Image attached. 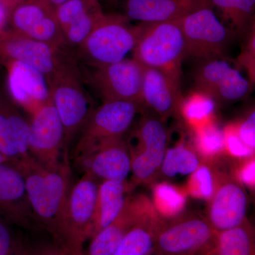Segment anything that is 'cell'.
<instances>
[{"label":"cell","mask_w":255,"mask_h":255,"mask_svg":"<svg viewBox=\"0 0 255 255\" xmlns=\"http://www.w3.org/2000/svg\"><path fill=\"white\" fill-rule=\"evenodd\" d=\"M30 255H68L65 247L60 245L48 244L38 247L32 252Z\"/></svg>","instance_id":"8d00e7d4"},{"label":"cell","mask_w":255,"mask_h":255,"mask_svg":"<svg viewBox=\"0 0 255 255\" xmlns=\"http://www.w3.org/2000/svg\"><path fill=\"white\" fill-rule=\"evenodd\" d=\"M48 81L50 98L64 128V147H67L86 123L92 112L91 102L73 60L63 58Z\"/></svg>","instance_id":"3957f363"},{"label":"cell","mask_w":255,"mask_h":255,"mask_svg":"<svg viewBox=\"0 0 255 255\" xmlns=\"http://www.w3.org/2000/svg\"><path fill=\"white\" fill-rule=\"evenodd\" d=\"M30 123L0 93V152L13 162L29 155Z\"/></svg>","instance_id":"d6986e66"},{"label":"cell","mask_w":255,"mask_h":255,"mask_svg":"<svg viewBox=\"0 0 255 255\" xmlns=\"http://www.w3.org/2000/svg\"><path fill=\"white\" fill-rule=\"evenodd\" d=\"M146 198H128L118 217L91 238L87 255H114L129 230L136 223Z\"/></svg>","instance_id":"44dd1931"},{"label":"cell","mask_w":255,"mask_h":255,"mask_svg":"<svg viewBox=\"0 0 255 255\" xmlns=\"http://www.w3.org/2000/svg\"><path fill=\"white\" fill-rule=\"evenodd\" d=\"M203 0H128L126 17L141 23L176 21Z\"/></svg>","instance_id":"cb8c5ba5"},{"label":"cell","mask_w":255,"mask_h":255,"mask_svg":"<svg viewBox=\"0 0 255 255\" xmlns=\"http://www.w3.org/2000/svg\"><path fill=\"white\" fill-rule=\"evenodd\" d=\"M194 81L196 90L222 102L241 100L251 89L248 80L237 69L219 58L205 60L196 70Z\"/></svg>","instance_id":"5bb4252c"},{"label":"cell","mask_w":255,"mask_h":255,"mask_svg":"<svg viewBox=\"0 0 255 255\" xmlns=\"http://www.w3.org/2000/svg\"><path fill=\"white\" fill-rule=\"evenodd\" d=\"M140 25V36L132 50L134 59L165 74L180 87L182 62L187 56L180 19Z\"/></svg>","instance_id":"7a4b0ae2"},{"label":"cell","mask_w":255,"mask_h":255,"mask_svg":"<svg viewBox=\"0 0 255 255\" xmlns=\"http://www.w3.org/2000/svg\"><path fill=\"white\" fill-rule=\"evenodd\" d=\"M215 108V100L212 97L196 90L187 98L183 99L179 112L194 129L214 120Z\"/></svg>","instance_id":"83f0119b"},{"label":"cell","mask_w":255,"mask_h":255,"mask_svg":"<svg viewBox=\"0 0 255 255\" xmlns=\"http://www.w3.org/2000/svg\"><path fill=\"white\" fill-rule=\"evenodd\" d=\"M11 30L36 41L61 50L64 39L55 8L46 0H28L10 11Z\"/></svg>","instance_id":"30bf717a"},{"label":"cell","mask_w":255,"mask_h":255,"mask_svg":"<svg viewBox=\"0 0 255 255\" xmlns=\"http://www.w3.org/2000/svg\"><path fill=\"white\" fill-rule=\"evenodd\" d=\"M16 255H30L29 251L25 249L23 246L18 243L17 248H16Z\"/></svg>","instance_id":"ab89813d"},{"label":"cell","mask_w":255,"mask_h":255,"mask_svg":"<svg viewBox=\"0 0 255 255\" xmlns=\"http://www.w3.org/2000/svg\"><path fill=\"white\" fill-rule=\"evenodd\" d=\"M58 48L31 39L11 29L0 33V61L20 62L49 78L63 59Z\"/></svg>","instance_id":"4fadbf2b"},{"label":"cell","mask_w":255,"mask_h":255,"mask_svg":"<svg viewBox=\"0 0 255 255\" xmlns=\"http://www.w3.org/2000/svg\"><path fill=\"white\" fill-rule=\"evenodd\" d=\"M202 255H218L217 253H216V248H212V249L210 250V251L206 252V253H204Z\"/></svg>","instance_id":"ee69618b"},{"label":"cell","mask_w":255,"mask_h":255,"mask_svg":"<svg viewBox=\"0 0 255 255\" xmlns=\"http://www.w3.org/2000/svg\"><path fill=\"white\" fill-rule=\"evenodd\" d=\"M4 65L11 98L31 116L50 100L48 79L41 72L20 62H6Z\"/></svg>","instance_id":"2e32d148"},{"label":"cell","mask_w":255,"mask_h":255,"mask_svg":"<svg viewBox=\"0 0 255 255\" xmlns=\"http://www.w3.org/2000/svg\"><path fill=\"white\" fill-rule=\"evenodd\" d=\"M128 188L127 182L105 180L101 183L92 238L118 217L127 201Z\"/></svg>","instance_id":"d4e9b609"},{"label":"cell","mask_w":255,"mask_h":255,"mask_svg":"<svg viewBox=\"0 0 255 255\" xmlns=\"http://www.w3.org/2000/svg\"><path fill=\"white\" fill-rule=\"evenodd\" d=\"M55 11L67 45L78 47L105 16L99 0H68Z\"/></svg>","instance_id":"e0dca14e"},{"label":"cell","mask_w":255,"mask_h":255,"mask_svg":"<svg viewBox=\"0 0 255 255\" xmlns=\"http://www.w3.org/2000/svg\"><path fill=\"white\" fill-rule=\"evenodd\" d=\"M64 128L51 98L32 115L29 154L39 163L55 168L61 163Z\"/></svg>","instance_id":"7c38bea8"},{"label":"cell","mask_w":255,"mask_h":255,"mask_svg":"<svg viewBox=\"0 0 255 255\" xmlns=\"http://www.w3.org/2000/svg\"><path fill=\"white\" fill-rule=\"evenodd\" d=\"M200 165L197 155L185 144H179L166 151L160 172L166 177L189 175Z\"/></svg>","instance_id":"f1b7e54d"},{"label":"cell","mask_w":255,"mask_h":255,"mask_svg":"<svg viewBox=\"0 0 255 255\" xmlns=\"http://www.w3.org/2000/svg\"><path fill=\"white\" fill-rule=\"evenodd\" d=\"M140 31L126 16L105 14L79 48L95 67L118 63L133 50Z\"/></svg>","instance_id":"5b68a950"},{"label":"cell","mask_w":255,"mask_h":255,"mask_svg":"<svg viewBox=\"0 0 255 255\" xmlns=\"http://www.w3.org/2000/svg\"><path fill=\"white\" fill-rule=\"evenodd\" d=\"M30 208L24 178L14 162L0 164V215L23 223Z\"/></svg>","instance_id":"7402d4cb"},{"label":"cell","mask_w":255,"mask_h":255,"mask_svg":"<svg viewBox=\"0 0 255 255\" xmlns=\"http://www.w3.org/2000/svg\"><path fill=\"white\" fill-rule=\"evenodd\" d=\"M10 10L0 1V33L6 31L9 23Z\"/></svg>","instance_id":"74e56055"},{"label":"cell","mask_w":255,"mask_h":255,"mask_svg":"<svg viewBox=\"0 0 255 255\" xmlns=\"http://www.w3.org/2000/svg\"><path fill=\"white\" fill-rule=\"evenodd\" d=\"M163 220L146 198L138 219L124 236L114 255H152L156 234Z\"/></svg>","instance_id":"603a6c76"},{"label":"cell","mask_w":255,"mask_h":255,"mask_svg":"<svg viewBox=\"0 0 255 255\" xmlns=\"http://www.w3.org/2000/svg\"><path fill=\"white\" fill-rule=\"evenodd\" d=\"M46 1H48V2L49 3V4L55 9L57 6H60V4H63L64 2L68 1V0H46Z\"/></svg>","instance_id":"60d3db41"},{"label":"cell","mask_w":255,"mask_h":255,"mask_svg":"<svg viewBox=\"0 0 255 255\" xmlns=\"http://www.w3.org/2000/svg\"><path fill=\"white\" fill-rule=\"evenodd\" d=\"M97 178L89 172L69 192L60 243L70 251H82L93 231L99 187Z\"/></svg>","instance_id":"52a82bcc"},{"label":"cell","mask_w":255,"mask_h":255,"mask_svg":"<svg viewBox=\"0 0 255 255\" xmlns=\"http://www.w3.org/2000/svg\"><path fill=\"white\" fill-rule=\"evenodd\" d=\"M194 130L196 148L204 157H214L224 150V132L214 120Z\"/></svg>","instance_id":"4dcf8cb0"},{"label":"cell","mask_w":255,"mask_h":255,"mask_svg":"<svg viewBox=\"0 0 255 255\" xmlns=\"http://www.w3.org/2000/svg\"><path fill=\"white\" fill-rule=\"evenodd\" d=\"M17 243L6 223L0 220V255H16Z\"/></svg>","instance_id":"e575fe53"},{"label":"cell","mask_w":255,"mask_h":255,"mask_svg":"<svg viewBox=\"0 0 255 255\" xmlns=\"http://www.w3.org/2000/svg\"><path fill=\"white\" fill-rule=\"evenodd\" d=\"M153 196L156 211L164 219L181 214L185 206V193L168 183L157 184L154 187Z\"/></svg>","instance_id":"f546056e"},{"label":"cell","mask_w":255,"mask_h":255,"mask_svg":"<svg viewBox=\"0 0 255 255\" xmlns=\"http://www.w3.org/2000/svg\"><path fill=\"white\" fill-rule=\"evenodd\" d=\"M11 162H13V161L11 160V159H9V158H7V157H5L3 154H1V152H0V164Z\"/></svg>","instance_id":"b9f144b4"},{"label":"cell","mask_w":255,"mask_h":255,"mask_svg":"<svg viewBox=\"0 0 255 255\" xmlns=\"http://www.w3.org/2000/svg\"><path fill=\"white\" fill-rule=\"evenodd\" d=\"M209 2L219 11L221 21L229 24L233 31L244 33L254 23L255 0H209Z\"/></svg>","instance_id":"484cf974"},{"label":"cell","mask_w":255,"mask_h":255,"mask_svg":"<svg viewBox=\"0 0 255 255\" xmlns=\"http://www.w3.org/2000/svg\"><path fill=\"white\" fill-rule=\"evenodd\" d=\"M191 175L189 190L191 195L196 199H211L216 189L212 170L207 165L203 164L199 165Z\"/></svg>","instance_id":"1f68e13d"},{"label":"cell","mask_w":255,"mask_h":255,"mask_svg":"<svg viewBox=\"0 0 255 255\" xmlns=\"http://www.w3.org/2000/svg\"><path fill=\"white\" fill-rule=\"evenodd\" d=\"M217 231L195 213L164 219L155 236V255H202L216 246Z\"/></svg>","instance_id":"277c9868"},{"label":"cell","mask_w":255,"mask_h":255,"mask_svg":"<svg viewBox=\"0 0 255 255\" xmlns=\"http://www.w3.org/2000/svg\"><path fill=\"white\" fill-rule=\"evenodd\" d=\"M77 155L85 172L103 181L127 182L131 170L130 152L123 138L101 142Z\"/></svg>","instance_id":"9a60e30c"},{"label":"cell","mask_w":255,"mask_h":255,"mask_svg":"<svg viewBox=\"0 0 255 255\" xmlns=\"http://www.w3.org/2000/svg\"><path fill=\"white\" fill-rule=\"evenodd\" d=\"M187 56L204 60L218 58L226 50L231 31L219 19L209 0H203L180 18Z\"/></svg>","instance_id":"8992f818"},{"label":"cell","mask_w":255,"mask_h":255,"mask_svg":"<svg viewBox=\"0 0 255 255\" xmlns=\"http://www.w3.org/2000/svg\"><path fill=\"white\" fill-rule=\"evenodd\" d=\"M225 138V149L231 155L237 157H249L254 150L243 143L238 136L236 125H230L223 130Z\"/></svg>","instance_id":"d6a6232c"},{"label":"cell","mask_w":255,"mask_h":255,"mask_svg":"<svg viewBox=\"0 0 255 255\" xmlns=\"http://www.w3.org/2000/svg\"><path fill=\"white\" fill-rule=\"evenodd\" d=\"M182 100L180 87L172 79L158 70L144 67L142 104L153 111L162 120L180 110Z\"/></svg>","instance_id":"ffe728a7"},{"label":"cell","mask_w":255,"mask_h":255,"mask_svg":"<svg viewBox=\"0 0 255 255\" xmlns=\"http://www.w3.org/2000/svg\"><path fill=\"white\" fill-rule=\"evenodd\" d=\"M208 221L218 233L238 227L246 221L248 196L239 183L232 179L216 184Z\"/></svg>","instance_id":"ac0fdd59"},{"label":"cell","mask_w":255,"mask_h":255,"mask_svg":"<svg viewBox=\"0 0 255 255\" xmlns=\"http://www.w3.org/2000/svg\"><path fill=\"white\" fill-rule=\"evenodd\" d=\"M238 136L243 143L254 150L255 147V114L252 112L248 118L236 125Z\"/></svg>","instance_id":"836d02e7"},{"label":"cell","mask_w":255,"mask_h":255,"mask_svg":"<svg viewBox=\"0 0 255 255\" xmlns=\"http://www.w3.org/2000/svg\"><path fill=\"white\" fill-rule=\"evenodd\" d=\"M215 248L218 255H255L252 226L246 220L238 227L219 232Z\"/></svg>","instance_id":"4316f807"},{"label":"cell","mask_w":255,"mask_h":255,"mask_svg":"<svg viewBox=\"0 0 255 255\" xmlns=\"http://www.w3.org/2000/svg\"><path fill=\"white\" fill-rule=\"evenodd\" d=\"M143 72V65L136 60L125 58L118 63L95 67L90 81L104 102L130 101L140 105Z\"/></svg>","instance_id":"8fae6325"},{"label":"cell","mask_w":255,"mask_h":255,"mask_svg":"<svg viewBox=\"0 0 255 255\" xmlns=\"http://www.w3.org/2000/svg\"><path fill=\"white\" fill-rule=\"evenodd\" d=\"M26 1H28V0H0V1L3 3L6 7L9 8L10 11L16 5L21 4V3L24 2Z\"/></svg>","instance_id":"f35d334b"},{"label":"cell","mask_w":255,"mask_h":255,"mask_svg":"<svg viewBox=\"0 0 255 255\" xmlns=\"http://www.w3.org/2000/svg\"><path fill=\"white\" fill-rule=\"evenodd\" d=\"M67 159L55 168L42 165L31 155L14 162L24 178L30 208L58 241L70 189Z\"/></svg>","instance_id":"6da1fadb"},{"label":"cell","mask_w":255,"mask_h":255,"mask_svg":"<svg viewBox=\"0 0 255 255\" xmlns=\"http://www.w3.org/2000/svg\"><path fill=\"white\" fill-rule=\"evenodd\" d=\"M139 105L130 101H107L92 110L81 129L76 153L89 150L101 142L122 138L131 127Z\"/></svg>","instance_id":"ba28073f"},{"label":"cell","mask_w":255,"mask_h":255,"mask_svg":"<svg viewBox=\"0 0 255 255\" xmlns=\"http://www.w3.org/2000/svg\"><path fill=\"white\" fill-rule=\"evenodd\" d=\"M240 180L248 187H255V162L253 158L247 161L246 163L242 166L238 172Z\"/></svg>","instance_id":"d590c367"},{"label":"cell","mask_w":255,"mask_h":255,"mask_svg":"<svg viewBox=\"0 0 255 255\" xmlns=\"http://www.w3.org/2000/svg\"><path fill=\"white\" fill-rule=\"evenodd\" d=\"M65 249H66L67 252H68V255H86L84 254L82 251H70V250L67 249L66 248H65Z\"/></svg>","instance_id":"7bdbcfd3"},{"label":"cell","mask_w":255,"mask_h":255,"mask_svg":"<svg viewBox=\"0 0 255 255\" xmlns=\"http://www.w3.org/2000/svg\"><path fill=\"white\" fill-rule=\"evenodd\" d=\"M137 144L130 150L132 183L150 182L160 171L167 150L168 135L161 119H142L136 132Z\"/></svg>","instance_id":"9c48e42d"}]
</instances>
